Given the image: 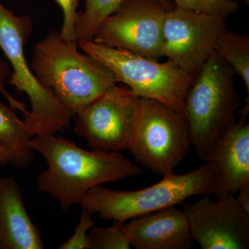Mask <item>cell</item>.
<instances>
[{"instance_id":"1","label":"cell","mask_w":249,"mask_h":249,"mask_svg":"<svg viewBox=\"0 0 249 249\" xmlns=\"http://www.w3.org/2000/svg\"><path fill=\"white\" fill-rule=\"evenodd\" d=\"M29 144L48 165L39 174L37 189L56 201L63 211L78 204L93 187L138 176L142 172L119 152L84 150L55 134L34 136Z\"/></svg>"},{"instance_id":"2","label":"cell","mask_w":249,"mask_h":249,"mask_svg":"<svg viewBox=\"0 0 249 249\" xmlns=\"http://www.w3.org/2000/svg\"><path fill=\"white\" fill-rule=\"evenodd\" d=\"M31 68L39 83L73 117L117 83L107 67L80 53L76 41L65 40L58 31H52L35 46Z\"/></svg>"},{"instance_id":"3","label":"cell","mask_w":249,"mask_h":249,"mask_svg":"<svg viewBox=\"0 0 249 249\" xmlns=\"http://www.w3.org/2000/svg\"><path fill=\"white\" fill-rule=\"evenodd\" d=\"M220 173L213 163L190 173L164 175L158 183L133 191L109 189L101 185L91 188L78 204L105 220L126 221L170 206L181 204L193 196L214 194Z\"/></svg>"},{"instance_id":"4","label":"cell","mask_w":249,"mask_h":249,"mask_svg":"<svg viewBox=\"0 0 249 249\" xmlns=\"http://www.w3.org/2000/svg\"><path fill=\"white\" fill-rule=\"evenodd\" d=\"M235 71L214 52L187 93L186 114L192 146L206 160L219 137L235 121L240 98L234 84Z\"/></svg>"},{"instance_id":"5","label":"cell","mask_w":249,"mask_h":249,"mask_svg":"<svg viewBox=\"0 0 249 249\" xmlns=\"http://www.w3.org/2000/svg\"><path fill=\"white\" fill-rule=\"evenodd\" d=\"M32 30L29 16H17L0 2V49L13 69L8 83L27 94L31 109L24 121L31 137L54 135L70 127L71 112L37 80L28 64L24 46Z\"/></svg>"},{"instance_id":"6","label":"cell","mask_w":249,"mask_h":249,"mask_svg":"<svg viewBox=\"0 0 249 249\" xmlns=\"http://www.w3.org/2000/svg\"><path fill=\"white\" fill-rule=\"evenodd\" d=\"M82 51L107 67L116 83L139 97L155 100L185 114V101L196 76L168 60L160 62L93 41L78 42Z\"/></svg>"},{"instance_id":"7","label":"cell","mask_w":249,"mask_h":249,"mask_svg":"<svg viewBox=\"0 0 249 249\" xmlns=\"http://www.w3.org/2000/svg\"><path fill=\"white\" fill-rule=\"evenodd\" d=\"M192 146L186 114L155 101L141 98L140 110L127 150L142 166L158 175H170Z\"/></svg>"},{"instance_id":"8","label":"cell","mask_w":249,"mask_h":249,"mask_svg":"<svg viewBox=\"0 0 249 249\" xmlns=\"http://www.w3.org/2000/svg\"><path fill=\"white\" fill-rule=\"evenodd\" d=\"M141 98L115 85L77 112L73 132L100 152L127 150L140 110Z\"/></svg>"},{"instance_id":"9","label":"cell","mask_w":249,"mask_h":249,"mask_svg":"<svg viewBox=\"0 0 249 249\" xmlns=\"http://www.w3.org/2000/svg\"><path fill=\"white\" fill-rule=\"evenodd\" d=\"M168 9L159 0H126L98 28L93 42L159 60Z\"/></svg>"},{"instance_id":"10","label":"cell","mask_w":249,"mask_h":249,"mask_svg":"<svg viewBox=\"0 0 249 249\" xmlns=\"http://www.w3.org/2000/svg\"><path fill=\"white\" fill-rule=\"evenodd\" d=\"M225 19L178 8L166 11L163 24V57L196 76L215 52Z\"/></svg>"},{"instance_id":"11","label":"cell","mask_w":249,"mask_h":249,"mask_svg":"<svg viewBox=\"0 0 249 249\" xmlns=\"http://www.w3.org/2000/svg\"><path fill=\"white\" fill-rule=\"evenodd\" d=\"M202 196L194 204H181L192 240L202 249H248L249 214L235 195L227 193L217 201Z\"/></svg>"},{"instance_id":"12","label":"cell","mask_w":249,"mask_h":249,"mask_svg":"<svg viewBox=\"0 0 249 249\" xmlns=\"http://www.w3.org/2000/svg\"><path fill=\"white\" fill-rule=\"evenodd\" d=\"M249 107L246 106L235 121L214 144L205 161L220 173L214 196L235 195L249 183Z\"/></svg>"},{"instance_id":"13","label":"cell","mask_w":249,"mask_h":249,"mask_svg":"<svg viewBox=\"0 0 249 249\" xmlns=\"http://www.w3.org/2000/svg\"><path fill=\"white\" fill-rule=\"evenodd\" d=\"M124 230L136 249H189L193 242L186 214L170 206L132 218Z\"/></svg>"},{"instance_id":"14","label":"cell","mask_w":249,"mask_h":249,"mask_svg":"<svg viewBox=\"0 0 249 249\" xmlns=\"http://www.w3.org/2000/svg\"><path fill=\"white\" fill-rule=\"evenodd\" d=\"M40 229L31 220L16 180L0 178V249H42Z\"/></svg>"},{"instance_id":"15","label":"cell","mask_w":249,"mask_h":249,"mask_svg":"<svg viewBox=\"0 0 249 249\" xmlns=\"http://www.w3.org/2000/svg\"><path fill=\"white\" fill-rule=\"evenodd\" d=\"M31 138L24 121L18 117L14 109L0 101V144L11 152V163L18 168L26 169L34 160Z\"/></svg>"},{"instance_id":"16","label":"cell","mask_w":249,"mask_h":249,"mask_svg":"<svg viewBox=\"0 0 249 249\" xmlns=\"http://www.w3.org/2000/svg\"><path fill=\"white\" fill-rule=\"evenodd\" d=\"M215 52L243 80L249 96V36L225 29L218 37Z\"/></svg>"},{"instance_id":"17","label":"cell","mask_w":249,"mask_h":249,"mask_svg":"<svg viewBox=\"0 0 249 249\" xmlns=\"http://www.w3.org/2000/svg\"><path fill=\"white\" fill-rule=\"evenodd\" d=\"M126 0H85V7L79 13L76 26V42L93 41L98 28L109 16L120 7ZM168 9V0H159Z\"/></svg>"},{"instance_id":"18","label":"cell","mask_w":249,"mask_h":249,"mask_svg":"<svg viewBox=\"0 0 249 249\" xmlns=\"http://www.w3.org/2000/svg\"><path fill=\"white\" fill-rule=\"evenodd\" d=\"M124 223L114 221L109 227H91L88 231L91 249H131Z\"/></svg>"},{"instance_id":"19","label":"cell","mask_w":249,"mask_h":249,"mask_svg":"<svg viewBox=\"0 0 249 249\" xmlns=\"http://www.w3.org/2000/svg\"><path fill=\"white\" fill-rule=\"evenodd\" d=\"M175 8L227 19L239 9L235 0H173Z\"/></svg>"},{"instance_id":"20","label":"cell","mask_w":249,"mask_h":249,"mask_svg":"<svg viewBox=\"0 0 249 249\" xmlns=\"http://www.w3.org/2000/svg\"><path fill=\"white\" fill-rule=\"evenodd\" d=\"M91 214L88 210L82 209L79 222L73 235L61 245L59 249H91L88 231L96 224Z\"/></svg>"},{"instance_id":"21","label":"cell","mask_w":249,"mask_h":249,"mask_svg":"<svg viewBox=\"0 0 249 249\" xmlns=\"http://www.w3.org/2000/svg\"><path fill=\"white\" fill-rule=\"evenodd\" d=\"M81 0H55L63 15L60 34L65 40L76 41V26L79 13L77 11Z\"/></svg>"},{"instance_id":"22","label":"cell","mask_w":249,"mask_h":249,"mask_svg":"<svg viewBox=\"0 0 249 249\" xmlns=\"http://www.w3.org/2000/svg\"><path fill=\"white\" fill-rule=\"evenodd\" d=\"M9 76L10 70L9 67L6 63H4V62H3L0 59V93H2L4 95L5 98L7 99L8 102L9 103L10 106L13 109H18V110L22 111L23 114H26L28 109L24 103L18 101L5 89V80Z\"/></svg>"},{"instance_id":"23","label":"cell","mask_w":249,"mask_h":249,"mask_svg":"<svg viewBox=\"0 0 249 249\" xmlns=\"http://www.w3.org/2000/svg\"><path fill=\"white\" fill-rule=\"evenodd\" d=\"M237 193L238 196L236 198L239 204L247 213L249 214V183L241 188Z\"/></svg>"},{"instance_id":"24","label":"cell","mask_w":249,"mask_h":249,"mask_svg":"<svg viewBox=\"0 0 249 249\" xmlns=\"http://www.w3.org/2000/svg\"><path fill=\"white\" fill-rule=\"evenodd\" d=\"M12 162L11 152L4 145L0 144V165H6Z\"/></svg>"},{"instance_id":"25","label":"cell","mask_w":249,"mask_h":249,"mask_svg":"<svg viewBox=\"0 0 249 249\" xmlns=\"http://www.w3.org/2000/svg\"><path fill=\"white\" fill-rule=\"evenodd\" d=\"M245 1V3H247V4H249V0H244Z\"/></svg>"}]
</instances>
